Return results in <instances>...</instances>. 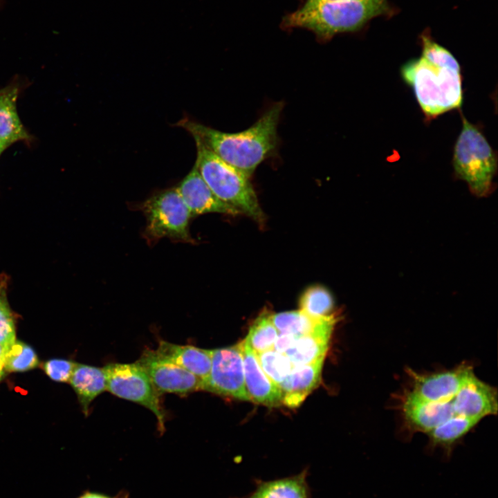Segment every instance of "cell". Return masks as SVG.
I'll list each match as a JSON object with an SVG mask.
<instances>
[{
	"label": "cell",
	"mask_w": 498,
	"mask_h": 498,
	"mask_svg": "<svg viewBox=\"0 0 498 498\" xmlns=\"http://www.w3.org/2000/svg\"><path fill=\"white\" fill-rule=\"evenodd\" d=\"M308 470L270 481H257L255 489L245 498H311Z\"/></svg>",
	"instance_id": "cell-19"
},
{
	"label": "cell",
	"mask_w": 498,
	"mask_h": 498,
	"mask_svg": "<svg viewBox=\"0 0 498 498\" xmlns=\"http://www.w3.org/2000/svg\"><path fill=\"white\" fill-rule=\"evenodd\" d=\"M7 286L0 288V344L8 349L16 340V320L7 299Z\"/></svg>",
	"instance_id": "cell-28"
},
{
	"label": "cell",
	"mask_w": 498,
	"mask_h": 498,
	"mask_svg": "<svg viewBox=\"0 0 498 498\" xmlns=\"http://www.w3.org/2000/svg\"><path fill=\"white\" fill-rule=\"evenodd\" d=\"M243 360L245 384L250 400L268 407L282 404V392L262 370L256 353L249 344L241 342Z\"/></svg>",
	"instance_id": "cell-14"
},
{
	"label": "cell",
	"mask_w": 498,
	"mask_h": 498,
	"mask_svg": "<svg viewBox=\"0 0 498 498\" xmlns=\"http://www.w3.org/2000/svg\"><path fill=\"white\" fill-rule=\"evenodd\" d=\"M324 358L293 367L288 376L279 385L283 396L282 404L295 408L303 403L320 382Z\"/></svg>",
	"instance_id": "cell-16"
},
{
	"label": "cell",
	"mask_w": 498,
	"mask_h": 498,
	"mask_svg": "<svg viewBox=\"0 0 498 498\" xmlns=\"http://www.w3.org/2000/svg\"><path fill=\"white\" fill-rule=\"evenodd\" d=\"M462 129L455 142L452 166L456 178L466 183L470 192L486 197L495 189L497 155L480 127L461 112Z\"/></svg>",
	"instance_id": "cell-4"
},
{
	"label": "cell",
	"mask_w": 498,
	"mask_h": 498,
	"mask_svg": "<svg viewBox=\"0 0 498 498\" xmlns=\"http://www.w3.org/2000/svg\"><path fill=\"white\" fill-rule=\"evenodd\" d=\"M76 362L65 359H50L42 365L46 374L53 380L61 382L69 381Z\"/></svg>",
	"instance_id": "cell-29"
},
{
	"label": "cell",
	"mask_w": 498,
	"mask_h": 498,
	"mask_svg": "<svg viewBox=\"0 0 498 498\" xmlns=\"http://www.w3.org/2000/svg\"><path fill=\"white\" fill-rule=\"evenodd\" d=\"M385 1H317L306 0L295 11L286 15L283 28H304L326 42L340 33L360 30L369 21L387 15Z\"/></svg>",
	"instance_id": "cell-2"
},
{
	"label": "cell",
	"mask_w": 498,
	"mask_h": 498,
	"mask_svg": "<svg viewBox=\"0 0 498 498\" xmlns=\"http://www.w3.org/2000/svg\"><path fill=\"white\" fill-rule=\"evenodd\" d=\"M317 1H385V0H311Z\"/></svg>",
	"instance_id": "cell-34"
},
{
	"label": "cell",
	"mask_w": 498,
	"mask_h": 498,
	"mask_svg": "<svg viewBox=\"0 0 498 498\" xmlns=\"http://www.w3.org/2000/svg\"><path fill=\"white\" fill-rule=\"evenodd\" d=\"M197 148L195 166L209 188L221 201L257 221L263 212L250 177L229 165L194 139Z\"/></svg>",
	"instance_id": "cell-5"
},
{
	"label": "cell",
	"mask_w": 498,
	"mask_h": 498,
	"mask_svg": "<svg viewBox=\"0 0 498 498\" xmlns=\"http://www.w3.org/2000/svg\"><path fill=\"white\" fill-rule=\"evenodd\" d=\"M136 362L144 369L160 396L166 393L186 396L202 390L199 378L165 358L156 350L145 349Z\"/></svg>",
	"instance_id": "cell-9"
},
{
	"label": "cell",
	"mask_w": 498,
	"mask_h": 498,
	"mask_svg": "<svg viewBox=\"0 0 498 498\" xmlns=\"http://www.w3.org/2000/svg\"><path fill=\"white\" fill-rule=\"evenodd\" d=\"M454 397L447 401L429 402L417 398L410 391H405L400 397V409L409 428L427 434L452 418L459 416Z\"/></svg>",
	"instance_id": "cell-11"
},
{
	"label": "cell",
	"mask_w": 498,
	"mask_h": 498,
	"mask_svg": "<svg viewBox=\"0 0 498 498\" xmlns=\"http://www.w3.org/2000/svg\"><path fill=\"white\" fill-rule=\"evenodd\" d=\"M38 357L28 344L15 340L6 350L5 367L7 372H24L37 367Z\"/></svg>",
	"instance_id": "cell-25"
},
{
	"label": "cell",
	"mask_w": 498,
	"mask_h": 498,
	"mask_svg": "<svg viewBox=\"0 0 498 498\" xmlns=\"http://www.w3.org/2000/svg\"><path fill=\"white\" fill-rule=\"evenodd\" d=\"M297 336L286 333H279L274 343L273 349L281 353H285L295 342Z\"/></svg>",
	"instance_id": "cell-30"
},
{
	"label": "cell",
	"mask_w": 498,
	"mask_h": 498,
	"mask_svg": "<svg viewBox=\"0 0 498 498\" xmlns=\"http://www.w3.org/2000/svg\"><path fill=\"white\" fill-rule=\"evenodd\" d=\"M412 378L410 391L417 398L429 402L447 401L456 396L476 375L468 365L454 369L431 374H420L408 370Z\"/></svg>",
	"instance_id": "cell-10"
},
{
	"label": "cell",
	"mask_w": 498,
	"mask_h": 498,
	"mask_svg": "<svg viewBox=\"0 0 498 498\" xmlns=\"http://www.w3.org/2000/svg\"><path fill=\"white\" fill-rule=\"evenodd\" d=\"M7 348L0 344V382L5 378L6 370L5 367V357Z\"/></svg>",
	"instance_id": "cell-32"
},
{
	"label": "cell",
	"mask_w": 498,
	"mask_h": 498,
	"mask_svg": "<svg viewBox=\"0 0 498 498\" xmlns=\"http://www.w3.org/2000/svg\"><path fill=\"white\" fill-rule=\"evenodd\" d=\"M283 108L282 102L275 103L252 126L236 133L220 131L187 119L178 125L250 178L257 167L276 152L277 126Z\"/></svg>",
	"instance_id": "cell-1"
},
{
	"label": "cell",
	"mask_w": 498,
	"mask_h": 498,
	"mask_svg": "<svg viewBox=\"0 0 498 498\" xmlns=\"http://www.w3.org/2000/svg\"><path fill=\"white\" fill-rule=\"evenodd\" d=\"M176 189L192 216L212 212L230 215L240 214L235 208L225 203L214 195L195 165Z\"/></svg>",
	"instance_id": "cell-12"
},
{
	"label": "cell",
	"mask_w": 498,
	"mask_h": 498,
	"mask_svg": "<svg viewBox=\"0 0 498 498\" xmlns=\"http://www.w3.org/2000/svg\"><path fill=\"white\" fill-rule=\"evenodd\" d=\"M18 90L17 86L10 85L0 91V142L7 147L29 139L17 111Z\"/></svg>",
	"instance_id": "cell-20"
},
{
	"label": "cell",
	"mask_w": 498,
	"mask_h": 498,
	"mask_svg": "<svg viewBox=\"0 0 498 498\" xmlns=\"http://www.w3.org/2000/svg\"><path fill=\"white\" fill-rule=\"evenodd\" d=\"M75 391L82 412L87 416L91 402L107 390L103 367L76 363L68 381Z\"/></svg>",
	"instance_id": "cell-18"
},
{
	"label": "cell",
	"mask_w": 498,
	"mask_h": 498,
	"mask_svg": "<svg viewBox=\"0 0 498 498\" xmlns=\"http://www.w3.org/2000/svg\"><path fill=\"white\" fill-rule=\"evenodd\" d=\"M259 363L266 376L278 386L290 372L293 365L284 353L275 349L256 353Z\"/></svg>",
	"instance_id": "cell-26"
},
{
	"label": "cell",
	"mask_w": 498,
	"mask_h": 498,
	"mask_svg": "<svg viewBox=\"0 0 498 498\" xmlns=\"http://www.w3.org/2000/svg\"><path fill=\"white\" fill-rule=\"evenodd\" d=\"M421 57L439 66L461 68L455 57L445 48L436 43L427 33L421 35Z\"/></svg>",
	"instance_id": "cell-27"
},
{
	"label": "cell",
	"mask_w": 498,
	"mask_h": 498,
	"mask_svg": "<svg viewBox=\"0 0 498 498\" xmlns=\"http://www.w3.org/2000/svg\"><path fill=\"white\" fill-rule=\"evenodd\" d=\"M202 390L250 400L246 390L241 342L212 350V367Z\"/></svg>",
	"instance_id": "cell-8"
},
{
	"label": "cell",
	"mask_w": 498,
	"mask_h": 498,
	"mask_svg": "<svg viewBox=\"0 0 498 498\" xmlns=\"http://www.w3.org/2000/svg\"><path fill=\"white\" fill-rule=\"evenodd\" d=\"M338 315H331L320 319L313 330L298 337L284 353L293 366L312 363L325 358Z\"/></svg>",
	"instance_id": "cell-13"
},
{
	"label": "cell",
	"mask_w": 498,
	"mask_h": 498,
	"mask_svg": "<svg viewBox=\"0 0 498 498\" xmlns=\"http://www.w3.org/2000/svg\"><path fill=\"white\" fill-rule=\"evenodd\" d=\"M156 351L165 358L190 372L201 380L202 389L212 367V350L193 345H179L160 340Z\"/></svg>",
	"instance_id": "cell-17"
},
{
	"label": "cell",
	"mask_w": 498,
	"mask_h": 498,
	"mask_svg": "<svg viewBox=\"0 0 498 498\" xmlns=\"http://www.w3.org/2000/svg\"><path fill=\"white\" fill-rule=\"evenodd\" d=\"M458 416L481 420L483 417L497 414V389L475 376L464 386L454 398Z\"/></svg>",
	"instance_id": "cell-15"
},
{
	"label": "cell",
	"mask_w": 498,
	"mask_h": 498,
	"mask_svg": "<svg viewBox=\"0 0 498 498\" xmlns=\"http://www.w3.org/2000/svg\"><path fill=\"white\" fill-rule=\"evenodd\" d=\"M142 210L147 219L145 235L150 241L163 237L192 241L188 229L192 215L176 188L154 195Z\"/></svg>",
	"instance_id": "cell-6"
},
{
	"label": "cell",
	"mask_w": 498,
	"mask_h": 498,
	"mask_svg": "<svg viewBox=\"0 0 498 498\" xmlns=\"http://www.w3.org/2000/svg\"><path fill=\"white\" fill-rule=\"evenodd\" d=\"M8 277L5 274H0V288L8 283Z\"/></svg>",
	"instance_id": "cell-33"
},
{
	"label": "cell",
	"mask_w": 498,
	"mask_h": 498,
	"mask_svg": "<svg viewBox=\"0 0 498 498\" xmlns=\"http://www.w3.org/2000/svg\"><path fill=\"white\" fill-rule=\"evenodd\" d=\"M77 498H129L127 492H120L117 495L110 496L104 493L86 491L80 495Z\"/></svg>",
	"instance_id": "cell-31"
},
{
	"label": "cell",
	"mask_w": 498,
	"mask_h": 498,
	"mask_svg": "<svg viewBox=\"0 0 498 498\" xmlns=\"http://www.w3.org/2000/svg\"><path fill=\"white\" fill-rule=\"evenodd\" d=\"M320 318L312 317L300 310L271 314L273 323L279 333H290L297 337L311 332Z\"/></svg>",
	"instance_id": "cell-23"
},
{
	"label": "cell",
	"mask_w": 498,
	"mask_h": 498,
	"mask_svg": "<svg viewBox=\"0 0 498 498\" xmlns=\"http://www.w3.org/2000/svg\"><path fill=\"white\" fill-rule=\"evenodd\" d=\"M103 369L107 390L112 394L141 405L156 416L159 431L165 430V414L160 397L144 369L138 363H110Z\"/></svg>",
	"instance_id": "cell-7"
},
{
	"label": "cell",
	"mask_w": 498,
	"mask_h": 498,
	"mask_svg": "<svg viewBox=\"0 0 498 498\" xmlns=\"http://www.w3.org/2000/svg\"><path fill=\"white\" fill-rule=\"evenodd\" d=\"M400 75L412 88L427 122L461 107V68L436 66L420 57L405 63Z\"/></svg>",
	"instance_id": "cell-3"
},
{
	"label": "cell",
	"mask_w": 498,
	"mask_h": 498,
	"mask_svg": "<svg viewBox=\"0 0 498 498\" xmlns=\"http://www.w3.org/2000/svg\"><path fill=\"white\" fill-rule=\"evenodd\" d=\"M480 420L466 416H455L430 432L427 435L431 445L441 446L448 454L452 447Z\"/></svg>",
	"instance_id": "cell-21"
},
{
	"label": "cell",
	"mask_w": 498,
	"mask_h": 498,
	"mask_svg": "<svg viewBox=\"0 0 498 498\" xmlns=\"http://www.w3.org/2000/svg\"><path fill=\"white\" fill-rule=\"evenodd\" d=\"M333 306L334 301L331 293L321 286L306 289L299 300V310L314 318L331 315Z\"/></svg>",
	"instance_id": "cell-24"
},
{
	"label": "cell",
	"mask_w": 498,
	"mask_h": 498,
	"mask_svg": "<svg viewBox=\"0 0 498 498\" xmlns=\"http://www.w3.org/2000/svg\"><path fill=\"white\" fill-rule=\"evenodd\" d=\"M7 148V146L0 142V155L3 151L5 149Z\"/></svg>",
	"instance_id": "cell-35"
},
{
	"label": "cell",
	"mask_w": 498,
	"mask_h": 498,
	"mask_svg": "<svg viewBox=\"0 0 498 498\" xmlns=\"http://www.w3.org/2000/svg\"><path fill=\"white\" fill-rule=\"evenodd\" d=\"M278 334L271 314L264 311L253 322L244 340L255 353H259L273 349Z\"/></svg>",
	"instance_id": "cell-22"
}]
</instances>
